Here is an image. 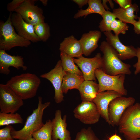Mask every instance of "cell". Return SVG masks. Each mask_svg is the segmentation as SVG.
Here are the masks:
<instances>
[{"label":"cell","instance_id":"ab89813d","mask_svg":"<svg viewBox=\"0 0 140 140\" xmlns=\"http://www.w3.org/2000/svg\"><path fill=\"white\" fill-rule=\"evenodd\" d=\"M108 1L110 5V6L111 8L112 9H113L114 7V4L113 2L112 1L109 0H108Z\"/></svg>","mask_w":140,"mask_h":140},{"label":"cell","instance_id":"2e32d148","mask_svg":"<svg viewBox=\"0 0 140 140\" xmlns=\"http://www.w3.org/2000/svg\"><path fill=\"white\" fill-rule=\"evenodd\" d=\"M61 115L60 110L55 111L54 117L52 120V140H71L70 132L67 129V116L64 115L62 118Z\"/></svg>","mask_w":140,"mask_h":140},{"label":"cell","instance_id":"60d3db41","mask_svg":"<svg viewBox=\"0 0 140 140\" xmlns=\"http://www.w3.org/2000/svg\"><path fill=\"white\" fill-rule=\"evenodd\" d=\"M25 140H36L34 138H33L32 137V136Z\"/></svg>","mask_w":140,"mask_h":140},{"label":"cell","instance_id":"83f0119b","mask_svg":"<svg viewBox=\"0 0 140 140\" xmlns=\"http://www.w3.org/2000/svg\"><path fill=\"white\" fill-rule=\"evenodd\" d=\"M103 19L99 23V28L101 32L111 31L110 25L112 22L116 17L112 12L109 11L106 12L101 16Z\"/></svg>","mask_w":140,"mask_h":140},{"label":"cell","instance_id":"ffe728a7","mask_svg":"<svg viewBox=\"0 0 140 140\" xmlns=\"http://www.w3.org/2000/svg\"><path fill=\"white\" fill-rule=\"evenodd\" d=\"M139 10L138 5L135 3H134L127 8L123 9L119 7L113 9L112 12L116 18L124 23L133 25L138 18L137 15L134 14L135 13L138 12Z\"/></svg>","mask_w":140,"mask_h":140},{"label":"cell","instance_id":"5b68a950","mask_svg":"<svg viewBox=\"0 0 140 140\" xmlns=\"http://www.w3.org/2000/svg\"><path fill=\"white\" fill-rule=\"evenodd\" d=\"M10 12L5 22L0 21V50L9 51L16 47H27L31 42L19 35L16 32L11 21Z\"/></svg>","mask_w":140,"mask_h":140},{"label":"cell","instance_id":"836d02e7","mask_svg":"<svg viewBox=\"0 0 140 140\" xmlns=\"http://www.w3.org/2000/svg\"><path fill=\"white\" fill-rule=\"evenodd\" d=\"M114 1L119 5L120 7L123 9L128 8L132 4L131 0H114Z\"/></svg>","mask_w":140,"mask_h":140},{"label":"cell","instance_id":"4dcf8cb0","mask_svg":"<svg viewBox=\"0 0 140 140\" xmlns=\"http://www.w3.org/2000/svg\"><path fill=\"white\" fill-rule=\"evenodd\" d=\"M13 128L10 125L0 129V140H14L11 132Z\"/></svg>","mask_w":140,"mask_h":140},{"label":"cell","instance_id":"ba28073f","mask_svg":"<svg viewBox=\"0 0 140 140\" xmlns=\"http://www.w3.org/2000/svg\"><path fill=\"white\" fill-rule=\"evenodd\" d=\"M37 1L25 0L15 11L20 15L25 22L34 26L45 22L42 9L35 4Z\"/></svg>","mask_w":140,"mask_h":140},{"label":"cell","instance_id":"44dd1931","mask_svg":"<svg viewBox=\"0 0 140 140\" xmlns=\"http://www.w3.org/2000/svg\"><path fill=\"white\" fill-rule=\"evenodd\" d=\"M99 84L93 80H85L78 90L82 101L92 102L98 93Z\"/></svg>","mask_w":140,"mask_h":140},{"label":"cell","instance_id":"8fae6325","mask_svg":"<svg viewBox=\"0 0 140 140\" xmlns=\"http://www.w3.org/2000/svg\"><path fill=\"white\" fill-rule=\"evenodd\" d=\"M66 73V72L63 69L61 60H59L53 69L40 76L42 78L48 80L52 83L55 90L54 99L57 103H60L64 100L62 86L63 78Z\"/></svg>","mask_w":140,"mask_h":140},{"label":"cell","instance_id":"9a60e30c","mask_svg":"<svg viewBox=\"0 0 140 140\" xmlns=\"http://www.w3.org/2000/svg\"><path fill=\"white\" fill-rule=\"evenodd\" d=\"M121 96V95L116 91L108 90L98 93L92 101L96 105L101 116L109 125L111 124L108 115L109 105L113 100Z\"/></svg>","mask_w":140,"mask_h":140},{"label":"cell","instance_id":"8d00e7d4","mask_svg":"<svg viewBox=\"0 0 140 140\" xmlns=\"http://www.w3.org/2000/svg\"><path fill=\"white\" fill-rule=\"evenodd\" d=\"M108 140H122L121 138L116 134H114L110 136Z\"/></svg>","mask_w":140,"mask_h":140},{"label":"cell","instance_id":"52a82bcc","mask_svg":"<svg viewBox=\"0 0 140 140\" xmlns=\"http://www.w3.org/2000/svg\"><path fill=\"white\" fill-rule=\"evenodd\" d=\"M23 104V100L6 84H0V112L16 113Z\"/></svg>","mask_w":140,"mask_h":140},{"label":"cell","instance_id":"3957f363","mask_svg":"<svg viewBox=\"0 0 140 140\" xmlns=\"http://www.w3.org/2000/svg\"><path fill=\"white\" fill-rule=\"evenodd\" d=\"M120 133L126 140H136L140 138V103H136L128 108L120 120Z\"/></svg>","mask_w":140,"mask_h":140},{"label":"cell","instance_id":"d4e9b609","mask_svg":"<svg viewBox=\"0 0 140 140\" xmlns=\"http://www.w3.org/2000/svg\"><path fill=\"white\" fill-rule=\"evenodd\" d=\"M61 60L63 69L69 73L83 76L81 71L75 64L72 58L64 53L60 52Z\"/></svg>","mask_w":140,"mask_h":140},{"label":"cell","instance_id":"7a4b0ae2","mask_svg":"<svg viewBox=\"0 0 140 140\" xmlns=\"http://www.w3.org/2000/svg\"><path fill=\"white\" fill-rule=\"evenodd\" d=\"M100 48L103 54L101 69L104 73L112 76L131 74V65L122 62L115 50L106 41L101 43Z\"/></svg>","mask_w":140,"mask_h":140},{"label":"cell","instance_id":"277c9868","mask_svg":"<svg viewBox=\"0 0 140 140\" xmlns=\"http://www.w3.org/2000/svg\"><path fill=\"white\" fill-rule=\"evenodd\" d=\"M37 107L27 118L23 127L19 130L13 128L11 132L12 137L18 140H25L32 136L33 133L40 129L44 124L43 117L45 110L50 105V102L42 103V98L38 97Z\"/></svg>","mask_w":140,"mask_h":140},{"label":"cell","instance_id":"f1b7e54d","mask_svg":"<svg viewBox=\"0 0 140 140\" xmlns=\"http://www.w3.org/2000/svg\"><path fill=\"white\" fill-rule=\"evenodd\" d=\"M74 140H100L91 127L83 128L76 134Z\"/></svg>","mask_w":140,"mask_h":140},{"label":"cell","instance_id":"7c38bea8","mask_svg":"<svg viewBox=\"0 0 140 140\" xmlns=\"http://www.w3.org/2000/svg\"><path fill=\"white\" fill-rule=\"evenodd\" d=\"M74 62L80 69L85 80L96 81L95 72L97 69L101 68L102 57L98 53L91 58L84 57L83 56L77 58H73Z\"/></svg>","mask_w":140,"mask_h":140},{"label":"cell","instance_id":"74e56055","mask_svg":"<svg viewBox=\"0 0 140 140\" xmlns=\"http://www.w3.org/2000/svg\"><path fill=\"white\" fill-rule=\"evenodd\" d=\"M107 1V0H102V3L104 8L106 11H109V10H110V9L107 6L106 4Z\"/></svg>","mask_w":140,"mask_h":140},{"label":"cell","instance_id":"9c48e42d","mask_svg":"<svg viewBox=\"0 0 140 140\" xmlns=\"http://www.w3.org/2000/svg\"><path fill=\"white\" fill-rule=\"evenodd\" d=\"M135 101V99L133 97L122 96L113 100L110 103L108 109L111 125L113 126H118L124 111L129 107L133 105Z\"/></svg>","mask_w":140,"mask_h":140},{"label":"cell","instance_id":"d590c367","mask_svg":"<svg viewBox=\"0 0 140 140\" xmlns=\"http://www.w3.org/2000/svg\"><path fill=\"white\" fill-rule=\"evenodd\" d=\"M72 1L78 5L79 8H81L88 4V0H73Z\"/></svg>","mask_w":140,"mask_h":140},{"label":"cell","instance_id":"5bb4252c","mask_svg":"<svg viewBox=\"0 0 140 140\" xmlns=\"http://www.w3.org/2000/svg\"><path fill=\"white\" fill-rule=\"evenodd\" d=\"M103 33L106 37V41L115 50L121 60L129 59L136 57V48L134 46L123 44L118 36L113 34L111 31Z\"/></svg>","mask_w":140,"mask_h":140},{"label":"cell","instance_id":"ac0fdd59","mask_svg":"<svg viewBox=\"0 0 140 140\" xmlns=\"http://www.w3.org/2000/svg\"><path fill=\"white\" fill-rule=\"evenodd\" d=\"M101 32L97 30H90L83 34L79 40L81 44L83 54L90 55L98 47V42L101 36Z\"/></svg>","mask_w":140,"mask_h":140},{"label":"cell","instance_id":"4316f807","mask_svg":"<svg viewBox=\"0 0 140 140\" xmlns=\"http://www.w3.org/2000/svg\"><path fill=\"white\" fill-rule=\"evenodd\" d=\"M34 32L40 41H46L50 36V27L45 22L39 23L34 26Z\"/></svg>","mask_w":140,"mask_h":140},{"label":"cell","instance_id":"30bf717a","mask_svg":"<svg viewBox=\"0 0 140 140\" xmlns=\"http://www.w3.org/2000/svg\"><path fill=\"white\" fill-rule=\"evenodd\" d=\"M73 112L75 118L86 124L97 123L101 116L96 105L93 102L82 101L75 108Z\"/></svg>","mask_w":140,"mask_h":140},{"label":"cell","instance_id":"6da1fadb","mask_svg":"<svg viewBox=\"0 0 140 140\" xmlns=\"http://www.w3.org/2000/svg\"><path fill=\"white\" fill-rule=\"evenodd\" d=\"M40 83L36 75L27 73L12 77L6 84L23 100L34 97Z\"/></svg>","mask_w":140,"mask_h":140},{"label":"cell","instance_id":"7402d4cb","mask_svg":"<svg viewBox=\"0 0 140 140\" xmlns=\"http://www.w3.org/2000/svg\"><path fill=\"white\" fill-rule=\"evenodd\" d=\"M84 80L83 76L66 72L62 84L63 93L66 94L69 89H78Z\"/></svg>","mask_w":140,"mask_h":140},{"label":"cell","instance_id":"cb8c5ba5","mask_svg":"<svg viewBox=\"0 0 140 140\" xmlns=\"http://www.w3.org/2000/svg\"><path fill=\"white\" fill-rule=\"evenodd\" d=\"M52 121L49 119L40 129L33 132L32 136L36 140H52Z\"/></svg>","mask_w":140,"mask_h":140},{"label":"cell","instance_id":"7bdbcfd3","mask_svg":"<svg viewBox=\"0 0 140 140\" xmlns=\"http://www.w3.org/2000/svg\"></svg>","mask_w":140,"mask_h":140},{"label":"cell","instance_id":"4fadbf2b","mask_svg":"<svg viewBox=\"0 0 140 140\" xmlns=\"http://www.w3.org/2000/svg\"><path fill=\"white\" fill-rule=\"evenodd\" d=\"M11 21L16 32L21 37L33 43L40 41L34 32V25L25 22L19 14L12 12Z\"/></svg>","mask_w":140,"mask_h":140},{"label":"cell","instance_id":"1f68e13d","mask_svg":"<svg viewBox=\"0 0 140 140\" xmlns=\"http://www.w3.org/2000/svg\"><path fill=\"white\" fill-rule=\"evenodd\" d=\"M25 0H13L8 3L7 6V9L10 12L15 11L24 1Z\"/></svg>","mask_w":140,"mask_h":140},{"label":"cell","instance_id":"8992f818","mask_svg":"<svg viewBox=\"0 0 140 140\" xmlns=\"http://www.w3.org/2000/svg\"><path fill=\"white\" fill-rule=\"evenodd\" d=\"M95 74L98 81V93L110 90L116 91L122 96L127 95V90L124 86L125 75H109L104 73L101 68L96 69Z\"/></svg>","mask_w":140,"mask_h":140},{"label":"cell","instance_id":"b9f144b4","mask_svg":"<svg viewBox=\"0 0 140 140\" xmlns=\"http://www.w3.org/2000/svg\"><path fill=\"white\" fill-rule=\"evenodd\" d=\"M136 140H140V138H139V139H138Z\"/></svg>","mask_w":140,"mask_h":140},{"label":"cell","instance_id":"e0dca14e","mask_svg":"<svg viewBox=\"0 0 140 140\" xmlns=\"http://www.w3.org/2000/svg\"><path fill=\"white\" fill-rule=\"evenodd\" d=\"M13 67L17 69L22 68L26 70L27 67L24 65L23 58L17 55H11L7 53L4 50H0V73L8 75L10 72L9 68Z\"/></svg>","mask_w":140,"mask_h":140},{"label":"cell","instance_id":"e575fe53","mask_svg":"<svg viewBox=\"0 0 140 140\" xmlns=\"http://www.w3.org/2000/svg\"><path fill=\"white\" fill-rule=\"evenodd\" d=\"M138 20L136 21L133 25L135 32L137 34H140V16L138 18Z\"/></svg>","mask_w":140,"mask_h":140},{"label":"cell","instance_id":"f35d334b","mask_svg":"<svg viewBox=\"0 0 140 140\" xmlns=\"http://www.w3.org/2000/svg\"><path fill=\"white\" fill-rule=\"evenodd\" d=\"M39 1L44 6H46L47 5L48 1L47 0H40Z\"/></svg>","mask_w":140,"mask_h":140},{"label":"cell","instance_id":"484cf974","mask_svg":"<svg viewBox=\"0 0 140 140\" xmlns=\"http://www.w3.org/2000/svg\"><path fill=\"white\" fill-rule=\"evenodd\" d=\"M23 119L17 113H5L0 112V126L11 124H22Z\"/></svg>","mask_w":140,"mask_h":140},{"label":"cell","instance_id":"603a6c76","mask_svg":"<svg viewBox=\"0 0 140 140\" xmlns=\"http://www.w3.org/2000/svg\"><path fill=\"white\" fill-rule=\"evenodd\" d=\"M88 7L86 9H81L74 16V18L77 19L84 16L85 18L90 14L96 13L102 16L106 11L101 0H88Z\"/></svg>","mask_w":140,"mask_h":140},{"label":"cell","instance_id":"d6a6232c","mask_svg":"<svg viewBox=\"0 0 140 140\" xmlns=\"http://www.w3.org/2000/svg\"><path fill=\"white\" fill-rule=\"evenodd\" d=\"M136 57L137 58V61L133 65L135 69L134 72L135 75L140 73V47H138L136 48Z\"/></svg>","mask_w":140,"mask_h":140},{"label":"cell","instance_id":"f546056e","mask_svg":"<svg viewBox=\"0 0 140 140\" xmlns=\"http://www.w3.org/2000/svg\"><path fill=\"white\" fill-rule=\"evenodd\" d=\"M129 29L127 24L119 19H114L110 25L111 31H113L115 35L118 36L120 33L125 34Z\"/></svg>","mask_w":140,"mask_h":140},{"label":"cell","instance_id":"d6986e66","mask_svg":"<svg viewBox=\"0 0 140 140\" xmlns=\"http://www.w3.org/2000/svg\"><path fill=\"white\" fill-rule=\"evenodd\" d=\"M60 52L72 58H78L82 56V47L79 40L71 35L65 38L60 43L59 48Z\"/></svg>","mask_w":140,"mask_h":140}]
</instances>
